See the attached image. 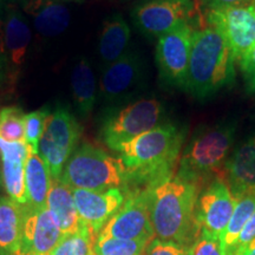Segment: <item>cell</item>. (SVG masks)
I'll list each match as a JSON object with an SVG mask.
<instances>
[{
  "instance_id": "6da1fadb",
  "label": "cell",
  "mask_w": 255,
  "mask_h": 255,
  "mask_svg": "<svg viewBox=\"0 0 255 255\" xmlns=\"http://www.w3.org/2000/svg\"><path fill=\"white\" fill-rule=\"evenodd\" d=\"M187 128L168 122L123 143L116 149L127 174V188H151L175 174Z\"/></svg>"
},
{
  "instance_id": "7a4b0ae2",
  "label": "cell",
  "mask_w": 255,
  "mask_h": 255,
  "mask_svg": "<svg viewBox=\"0 0 255 255\" xmlns=\"http://www.w3.org/2000/svg\"><path fill=\"white\" fill-rule=\"evenodd\" d=\"M201 188L175 173L150 188V219L156 238L188 246L199 235L195 206Z\"/></svg>"
},
{
  "instance_id": "3957f363",
  "label": "cell",
  "mask_w": 255,
  "mask_h": 255,
  "mask_svg": "<svg viewBox=\"0 0 255 255\" xmlns=\"http://www.w3.org/2000/svg\"><path fill=\"white\" fill-rule=\"evenodd\" d=\"M235 62L231 47L218 30L209 25L195 30L183 91L197 101L214 97L234 84Z\"/></svg>"
},
{
  "instance_id": "277c9868",
  "label": "cell",
  "mask_w": 255,
  "mask_h": 255,
  "mask_svg": "<svg viewBox=\"0 0 255 255\" xmlns=\"http://www.w3.org/2000/svg\"><path fill=\"white\" fill-rule=\"evenodd\" d=\"M237 127V120L197 127L184 148L176 173L199 184L201 189L208 181L222 178L223 168L234 145Z\"/></svg>"
},
{
  "instance_id": "5b68a950",
  "label": "cell",
  "mask_w": 255,
  "mask_h": 255,
  "mask_svg": "<svg viewBox=\"0 0 255 255\" xmlns=\"http://www.w3.org/2000/svg\"><path fill=\"white\" fill-rule=\"evenodd\" d=\"M59 181L71 189L103 191L127 188L126 169L120 158L90 143H83L73 151Z\"/></svg>"
},
{
  "instance_id": "8992f818",
  "label": "cell",
  "mask_w": 255,
  "mask_h": 255,
  "mask_svg": "<svg viewBox=\"0 0 255 255\" xmlns=\"http://www.w3.org/2000/svg\"><path fill=\"white\" fill-rule=\"evenodd\" d=\"M168 122L167 109L161 101L139 98L113 108L102 123L101 139L115 151L123 143Z\"/></svg>"
},
{
  "instance_id": "52a82bcc",
  "label": "cell",
  "mask_w": 255,
  "mask_h": 255,
  "mask_svg": "<svg viewBox=\"0 0 255 255\" xmlns=\"http://www.w3.org/2000/svg\"><path fill=\"white\" fill-rule=\"evenodd\" d=\"M81 133L82 128L68 107H58L47 117L38 154L49 168L52 180H59L62 176Z\"/></svg>"
},
{
  "instance_id": "ba28073f",
  "label": "cell",
  "mask_w": 255,
  "mask_h": 255,
  "mask_svg": "<svg viewBox=\"0 0 255 255\" xmlns=\"http://www.w3.org/2000/svg\"><path fill=\"white\" fill-rule=\"evenodd\" d=\"M154 235L150 219V188H145L127 191L123 206L102 228L97 238L151 241Z\"/></svg>"
},
{
  "instance_id": "9c48e42d",
  "label": "cell",
  "mask_w": 255,
  "mask_h": 255,
  "mask_svg": "<svg viewBox=\"0 0 255 255\" xmlns=\"http://www.w3.org/2000/svg\"><path fill=\"white\" fill-rule=\"evenodd\" d=\"M144 62L139 53L128 50L119 60L102 70L100 92L102 101L111 108L130 103L145 83Z\"/></svg>"
},
{
  "instance_id": "30bf717a",
  "label": "cell",
  "mask_w": 255,
  "mask_h": 255,
  "mask_svg": "<svg viewBox=\"0 0 255 255\" xmlns=\"http://www.w3.org/2000/svg\"><path fill=\"white\" fill-rule=\"evenodd\" d=\"M194 31L187 23L158 38L155 59L159 81L165 87L184 90Z\"/></svg>"
},
{
  "instance_id": "8fae6325",
  "label": "cell",
  "mask_w": 255,
  "mask_h": 255,
  "mask_svg": "<svg viewBox=\"0 0 255 255\" xmlns=\"http://www.w3.org/2000/svg\"><path fill=\"white\" fill-rule=\"evenodd\" d=\"M194 0H150L136 6L131 17L136 27L149 38H158L190 23L195 15Z\"/></svg>"
},
{
  "instance_id": "7c38bea8",
  "label": "cell",
  "mask_w": 255,
  "mask_h": 255,
  "mask_svg": "<svg viewBox=\"0 0 255 255\" xmlns=\"http://www.w3.org/2000/svg\"><path fill=\"white\" fill-rule=\"evenodd\" d=\"M207 23L222 34L239 62L255 46V2L207 9Z\"/></svg>"
},
{
  "instance_id": "4fadbf2b",
  "label": "cell",
  "mask_w": 255,
  "mask_h": 255,
  "mask_svg": "<svg viewBox=\"0 0 255 255\" xmlns=\"http://www.w3.org/2000/svg\"><path fill=\"white\" fill-rule=\"evenodd\" d=\"M237 199L225 181L215 178L200 190L195 206L197 229L220 240L234 212Z\"/></svg>"
},
{
  "instance_id": "5bb4252c",
  "label": "cell",
  "mask_w": 255,
  "mask_h": 255,
  "mask_svg": "<svg viewBox=\"0 0 255 255\" xmlns=\"http://www.w3.org/2000/svg\"><path fill=\"white\" fill-rule=\"evenodd\" d=\"M2 20L4 47L8 66V83H14L26 60L31 43V28L15 2L5 5L0 11Z\"/></svg>"
},
{
  "instance_id": "9a60e30c",
  "label": "cell",
  "mask_w": 255,
  "mask_h": 255,
  "mask_svg": "<svg viewBox=\"0 0 255 255\" xmlns=\"http://www.w3.org/2000/svg\"><path fill=\"white\" fill-rule=\"evenodd\" d=\"M72 195L82 222L96 237L126 201V193L119 188L103 191L72 189Z\"/></svg>"
},
{
  "instance_id": "2e32d148",
  "label": "cell",
  "mask_w": 255,
  "mask_h": 255,
  "mask_svg": "<svg viewBox=\"0 0 255 255\" xmlns=\"http://www.w3.org/2000/svg\"><path fill=\"white\" fill-rule=\"evenodd\" d=\"M62 237L49 209L25 210L20 248L15 255H49Z\"/></svg>"
},
{
  "instance_id": "e0dca14e",
  "label": "cell",
  "mask_w": 255,
  "mask_h": 255,
  "mask_svg": "<svg viewBox=\"0 0 255 255\" xmlns=\"http://www.w3.org/2000/svg\"><path fill=\"white\" fill-rule=\"evenodd\" d=\"M235 199L255 189V132L244 139L229 155L222 173Z\"/></svg>"
},
{
  "instance_id": "ac0fdd59",
  "label": "cell",
  "mask_w": 255,
  "mask_h": 255,
  "mask_svg": "<svg viewBox=\"0 0 255 255\" xmlns=\"http://www.w3.org/2000/svg\"><path fill=\"white\" fill-rule=\"evenodd\" d=\"M28 148L25 142H5L0 139V162L4 188L17 205L26 208L25 161Z\"/></svg>"
},
{
  "instance_id": "d6986e66",
  "label": "cell",
  "mask_w": 255,
  "mask_h": 255,
  "mask_svg": "<svg viewBox=\"0 0 255 255\" xmlns=\"http://www.w3.org/2000/svg\"><path fill=\"white\" fill-rule=\"evenodd\" d=\"M24 13L31 17L41 37H56L70 24L69 8L60 0H20Z\"/></svg>"
},
{
  "instance_id": "ffe728a7",
  "label": "cell",
  "mask_w": 255,
  "mask_h": 255,
  "mask_svg": "<svg viewBox=\"0 0 255 255\" xmlns=\"http://www.w3.org/2000/svg\"><path fill=\"white\" fill-rule=\"evenodd\" d=\"M52 177L45 162L39 154L28 150L25 161V190H26L27 212H36L46 208L47 195Z\"/></svg>"
},
{
  "instance_id": "44dd1931",
  "label": "cell",
  "mask_w": 255,
  "mask_h": 255,
  "mask_svg": "<svg viewBox=\"0 0 255 255\" xmlns=\"http://www.w3.org/2000/svg\"><path fill=\"white\" fill-rule=\"evenodd\" d=\"M46 208L52 214L63 235L77 232L84 226L76 208L72 189L62 181L52 180L51 182Z\"/></svg>"
},
{
  "instance_id": "7402d4cb",
  "label": "cell",
  "mask_w": 255,
  "mask_h": 255,
  "mask_svg": "<svg viewBox=\"0 0 255 255\" xmlns=\"http://www.w3.org/2000/svg\"><path fill=\"white\" fill-rule=\"evenodd\" d=\"M130 36L131 31L129 25L120 14L111 15L105 20L98 43V53L103 68L126 55L129 46Z\"/></svg>"
},
{
  "instance_id": "603a6c76",
  "label": "cell",
  "mask_w": 255,
  "mask_h": 255,
  "mask_svg": "<svg viewBox=\"0 0 255 255\" xmlns=\"http://www.w3.org/2000/svg\"><path fill=\"white\" fill-rule=\"evenodd\" d=\"M71 88L73 102L79 115L87 117L94 110L97 101V81L89 60L83 57L76 64L71 75Z\"/></svg>"
},
{
  "instance_id": "cb8c5ba5",
  "label": "cell",
  "mask_w": 255,
  "mask_h": 255,
  "mask_svg": "<svg viewBox=\"0 0 255 255\" xmlns=\"http://www.w3.org/2000/svg\"><path fill=\"white\" fill-rule=\"evenodd\" d=\"M25 208L11 199L0 197V247L15 255L20 248Z\"/></svg>"
},
{
  "instance_id": "d4e9b609",
  "label": "cell",
  "mask_w": 255,
  "mask_h": 255,
  "mask_svg": "<svg viewBox=\"0 0 255 255\" xmlns=\"http://www.w3.org/2000/svg\"><path fill=\"white\" fill-rule=\"evenodd\" d=\"M255 212V189L247 191L237 199L234 212L229 220L227 227L220 238L222 255H231L235 241L245 227L248 220Z\"/></svg>"
},
{
  "instance_id": "484cf974",
  "label": "cell",
  "mask_w": 255,
  "mask_h": 255,
  "mask_svg": "<svg viewBox=\"0 0 255 255\" xmlns=\"http://www.w3.org/2000/svg\"><path fill=\"white\" fill-rule=\"evenodd\" d=\"M96 239L97 237L84 225L77 232L64 234L49 255H96Z\"/></svg>"
},
{
  "instance_id": "4316f807",
  "label": "cell",
  "mask_w": 255,
  "mask_h": 255,
  "mask_svg": "<svg viewBox=\"0 0 255 255\" xmlns=\"http://www.w3.org/2000/svg\"><path fill=\"white\" fill-rule=\"evenodd\" d=\"M24 111L19 107L0 109V139L5 142H25Z\"/></svg>"
},
{
  "instance_id": "83f0119b",
  "label": "cell",
  "mask_w": 255,
  "mask_h": 255,
  "mask_svg": "<svg viewBox=\"0 0 255 255\" xmlns=\"http://www.w3.org/2000/svg\"><path fill=\"white\" fill-rule=\"evenodd\" d=\"M151 241L120 240V239H96V255H145Z\"/></svg>"
},
{
  "instance_id": "f1b7e54d",
  "label": "cell",
  "mask_w": 255,
  "mask_h": 255,
  "mask_svg": "<svg viewBox=\"0 0 255 255\" xmlns=\"http://www.w3.org/2000/svg\"><path fill=\"white\" fill-rule=\"evenodd\" d=\"M50 116L49 107L41 108L39 110L32 111L25 115L24 129H25V143L28 150L38 154V146L43 135L47 117Z\"/></svg>"
},
{
  "instance_id": "f546056e",
  "label": "cell",
  "mask_w": 255,
  "mask_h": 255,
  "mask_svg": "<svg viewBox=\"0 0 255 255\" xmlns=\"http://www.w3.org/2000/svg\"><path fill=\"white\" fill-rule=\"evenodd\" d=\"M188 255H222L220 240L200 232L195 240L191 242Z\"/></svg>"
},
{
  "instance_id": "4dcf8cb0",
  "label": "cell",
  "mask_w": 255,
  "mask_h": 255,
  "mask_svg": "<svg viewBox=\"0 0 255 255\" xmlns=\"http://www.w3.org/2000/svg\"><path fill=\"white\" fill-rule=\"evenodd\" d=\"M188 250L189 246L186 245L155 238L146 248L145 255H188Z\"/></svg>"
},
{
  "instance_id": "1f68e13d",
  "label": "cell",
  "mask_w": 255,
  "mask_h": 255,
  "mask_svg": "<svg viewBox=\"0 0 255 255\" xmlns=\"http://www.w3.org/2000/svg\"><path fill=\"white\" fill-rule=\"evenodd\" d=\"M240 69L247 94L255 92V46L240 60Z\"/></svg>"
},
{
  "instance_id": "d6a6232c",
  "label": "cell",
  "mask_w": 255,
  "mask_h": 255,
  "mask_svg": "<svg viewBox=\"0 0 255 255\" xmlns=\"http://www.w3.org/2000/svg\"><path fill=\"white\" fill-rule=\"evenodd\" d=\"M255 239V212L248 220L245 227L239 235L238 240L235 241L231 255H241L245 250L250 246V244Z\"/></svg>"
},
{
  "instance_id": "836d02e7",
  "label": "cell",
  "mask_w": 255,
  "mask_h": 255,
  "mask_svg": "<svg viewBox=\"0 0 255 255\" xmlns=\"http://www.w3.org/2000/svg\"><path fill=\"white\" fill-rule=\"evenodd\" d=\"M1 11V9H0ZM8 84V66L4 47V36H2V20L0 13V89Z\"/></svg>"
},
{
  "instance_id": "e575fe53",
  "label": "cell",
  "mask_w": 255,
  "mask_h": 255,
  "mask_svg": "<svg viewBox=\"0 0 255 255\" xmlns=\"http://www.w3.org/2000/svg\"><path fill=\"white\" fill-rule=\"evenodd\" d=\"M201 1L207 9H219L254 4L255 0H201Z\"/></svg>"
},
{
  "instance_id": "d590c367",
  "label": "cell",
  "mask_w": 255,
  "mask_h": 255,
  "mask_svg": "<svg viewBox=\"0 0 255 255\" xmlns=\"http://www.w3.org/2000/svg\"><path fill=\"white\" fill-rule=\"evenodd\" d=\"M241 255H255V239L251 242L250 246L245 250V252Z\"/></svg>"
},
{
  "instance_id": "8d00e7d4",
  "label": "cell",
  "mask_w": 255,
  "mask_h": 255,
  "mask_svg": "<svg viewBox=\"0 0 255 255\" xmlns=\"http://www.w3.org/2000/svg\"><path fill=\"white\" fill-rule=\"evenodd\" d=\"M17 0H0V9L4 7L5 5L7 4H11V2H15Z\"/></svg>"
},
{
  "instance_id": "74e56055",
  "label": "cell",
  "mask_w": 255,
  "mask_h": 255,
  "mask_svg": "<svg viewBox=\"0 0 255 255\" xmlns=\"http://www.w3.org/2000/svg\"><path fill=\"white\" fill-rule=\"evenodd\" d=\"M0 255H12V254H11V253H8L7 251H5L4 248L0 247Z\"/></svg>"
},
{
  "instance_id": "f35d334b",
  "label": "cell",
  "mask_w": 255,
  "mask_h": 255,
  "mask_svg": "<svg viewBox=\"0 0 255 255\" xmlns=\"http://www.w3.org/2000/svg\"><path fill=\"white\" fill-rule=\"evenodd\" d=\"M60 1H71V2H82L84 0H60Z\"/></svg>"
}]
</instances>
